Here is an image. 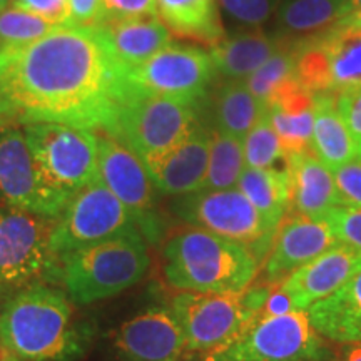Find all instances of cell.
Returning <instances> with one entry per match:
<instances>
[{"instance_id": "cell-25", "label": "cell", "mask_w": 361, "mask_h": 361, "mask_svg": "<svg viewBox=\"0 0 361 361\" xmlns=\"http://www.w3.org/2000/svg\"><path fill=\"white\" fill-rule=\"evenodd\" d=\"M156 7L174 37L211 47L226 35L219 0H156Z\"/></svg>"}, {"instance_id": "cell-12", "label": "cell", "mask_w": 361, "mask_h": 361, "mask_svg": "<svg viewBox=\"0 0 361 361\" xmlns=\"http://www.w3.org/2000/svg\"><path fill=\"white\" fill-rule=\"evenodd\" d=\"M71 197L40 169L20 126L0 129V202L57 219Z\"/></svg>"}, {"instance_id": "cell-10", "label": "cell", "mask_w": 361, "mask_h": 361, "mask_svg": "<svg viewBox=\"0 0 361 361\" xmlns=\"http://www.w3.org/2000/svg\"><path fill=\"white\" fill-rule=\"evenodd\" d=\"M27 144L44 174L74 196L99 178V134L66 124L22 126Z\"/></svg>"}, {"instance_id": "cell-28", "label": "cell", "mask_w": 361, "mask_h": 361, "mask_svg": "<svg viewBox=\"0 0 361 361\" xmlns=\"http://www.w3.org/2000/svg\"><path fill=\"white\" fill-rule=\"evenodd\" d=\"M211 106L214 129L239 139H245L268 111L258 97L252 96L246 80L241 79H226L214 90Z\"/></svg>"}, {"instance_id": "cell-13", "label": "cell", "mask_w": 361, "mask_h": 361, "mask_svg": "<svg viewBox=\"0 0 361 361\" xmlns=\"http://www.w3.org/2000/svg\"><path fill=\"white\" fill-rule=\"evenodd\" d=\"M97 179L133 213L142 238L157 245L164 233V219L157 209L159 191L141 157L112 135L99 134Z\"/></svg>"}, {"instance_id": "cell-21", "label": "cell", "mask_w": 361, "mask_h": 361, "mask_svg": "<svg viewBox=\"0 0 361 361\" xmlns=\"http://www.w3.org/2000/svg\"><path fill=\"white\" fill-rule=\"evenodd\" d=\"M295 42L279 32H266L263 29H246L233 35L226 34L219 42L207 47L216 74L224 79L245 80L268 59L281 49Z\"/></svg>"}, {"instance_id": "cell-15", "label": "cell", "mask_w": 361, "mask_h": 361, "mask_svg": "<svg viewBox=\"0 0 361 361\" xmlns=\"http://www.w3.org/2000/svg\"><path fill=\"white\" fill-rule=\"evenodd\" d=\"M296 79L311 96L340 94L361 85V32L329 29L306 40L298 54Z\"/></svg>"}, {"instance_id": "cell-31", "label": "cell", "mask_w": 361, "mask_h": 361, "mask_svg": "<svg viewBox=\"0 0 361 361\" xmlns=\"http://www.w3.org/2000/svg\"><path fill=\"white\" fill-rule=\"evenodd\" d=\"M306 40H295L290 45L281 49L268 59L259 69H256L250 78L245 79L252 96L258 97L261 102L268 104L269 99L283 87L284 84L296 79V61L298 54Z\"/></svg>"}, {"instance_id": "cell-46", "label": "cell", "mask_w": 361, "mask_h": 361, "mask_svg": "<svg viewBox=\"0 0 361 361\" xmlns=\"http://www.w3.org/2000/svg\"><path fill=\"white\" fill-rule=\"evenodd\" d=\"M0 361H16V360L8 358V356H6L4 353H0Z\"/></svg>"}, {"instance_id": "cell-30", "label": "cell", "mask_w": 361, "mask_h": 361, "mask_svg": "<svg viewBox=\"0 0 361 361\" xmlns=\"http://www.w3.org/2000/svg\"><path fill=\"white\" fill-rule=\"evenodd\" d=\"M245 169L243 139L211 128L209 162L206 179L200 191H224L238 188V180Z\"/></svg>"}, {"instance_id": "cell-6", "label": "cell", "mask_w": 361, "mask_h": 361, "mask_svg": "<svg viewBox=\"0 0 361 361\" xmlns=\"http://www.w3.org/2000/svg\"><path fill=\"white\" fill-rule=\"evenodd\" d=\"M56 219L0 202V300L35 283H57L52 251Z\"/></svg>"}, {"instance_id": "cell-18", "label": "cell", "mask_w": 361, "mask_h": 361, "mask_svg": "<svg viewBox=\"0 0 361 361\" xmlns=\"http://www.w3.org/2000/svg\"><path fill=\"white\" fill-rule=\"evenodd\" d=\"M360 269L361 251L338 243L310 263L293 271L279 284L290 295L295 310L306 311L340 290Z\"/></svg>"}, {"instance_id": "cell-29", "label": "cell", "mask_w": 361, "mask_h": 361, "mask_svg": "<svg viewBox=\"0 0 361 361\" xmlns=\"http://www.w3.org/2000/svg\"><path fill=\"white\" fill-rule=\"evenodd\" d=\"M238 189L273 228L278 229L290 213V179L286 169L246 168L238 180Z\"/></svg>"}, {"instance_id": "cell-7", "label": "cell", "mask_w": 361, "mask_h": 361, "mask_svg": "<svg viewBox=\"0 0 361 361\" xmlns=\"http://www.w3.org/2000/svg\"><path fill=\"white\" fill-rule=\"evenodd\" d=\"M200 116L201 101L135 92L119 112L109 135L147 166L186 139L201 124Z\"/></svg>"}, {"instance_id": "cell-42", "label": "cell", "mask_w": 361, "mask_h": 361, "mask_svg": "<svg viewBox=\"0 0 361 361\" xmlns=\"http://www.w3.org/2000/svg\"><path fill=\"white\" fill-rule=\"evenodd\" d=\"M335 29L350 30V32H361V7L346 13V16L335 25Z\"/></svg>"}, {"instance_id": "cell-35", "label": "cell", "mask_w": 361, "mask_h": 361, "mask_svg": "<svg viewBox=\"0 0 361 361\" xmlns=\"http://www.w3.org/2000/svg\"><path fill=\"white\" fill-rule=\"evenodd\" d=\"M338 243L361 251V209L351 206H335L323 216Z\"/></svg>"}, {"instance_id": "cell-26", "label": "cell", "mask_w": 361, "mask_h": 361, "mask_svg": "<svg viewBox=\"0 0 361 361\" xmlns=\"http://www.w3.org/2000/svg\"><path fill=\"white\" fill-rule=\"evenodd\" d=\"M350 13V0H283L276 12V32L310 40L328 32Z\"/></svg>"}, {"instance_id": "cell-23", "label": "cell", "mask_w": 361, "mask_h": 361, "mask_svg": "<svg viewBox=\"0 0 361 361\" xmlns=\"http://www.w3.org/2000/svg\"><path fill=\"white\" fill-rule=\"evenodd\" d=\"M268 114L276 130L284 154L311 151L314 124V97L291 79L266 104Z\"/></svg>"}, {"instance_id": "cell-9", "label": "cell", "mask_w": 361, "mask_h": 361, "mask_svg": "<svg viewBox=\"0 0 361 361\" xmlns=\"http://www.w3.org/2000/svg\"><path fill=\"white\" fill-rule=\"evenodd\" d=\"M328 350L308 311L258 318L229 345L201 355V361H324Z\"/></svg>"}, {"instance_id": "cell-22", "label": "cell", "mask_w": 361, "mask_h": 361, "mask_svg": "<svg viewBox=\"0 0 361 361\" xmlns=\"http://www.w3.org/2000/svg\"><path fill=\"white\" fill-rule=\"evenodd\" d=\"M121 66L130 71L173 42V34L157 16L106 22L97 27Z\"/></svg>"}, {"instance_id": "cell-17", "label": "cell", "mask_w": 361, "mask_h": 361, "mask_svg": "<svg viewBox=\"0 0 361 361\" xmlns=\"http://www.w3.org/2000/svg\"><path fill=\"white\" fill-rule=\"evenodd\" d=\"M336 245L338 239L326 221L290 213L279 224L264 259L266 281L281 283L293 271Z\"/></svg>"}, {"instance_id": "cell-32", "label": "cell", "mask_w": 361, "mask_h": 361, "mask_svg": "<svg viewBox=\"0 0 361 361\" xmlns=\"http://www.w3.org/2000/svg\"><path fill=\"white\" fill-rule=\"evenodd\" d=\"M57 25L16 6L0 8V51L42 39Z\"/></svg>"}, {"instance_id": "cell-1", "label": "cell", "mask_w": 361, "mask_h": 361, "mask_svg": "<svg viewBox=\"0 0 361 361\" xmlns=\"http://www.w3.org/2000/svg\"><path fill=\"white\" fill-rule=\"evenodd\" d=\"M97 27L59 25L0 51V129L39 123L111 134L135 90Z\"/></svg>"}, {"instance_id": "cell-41", "label": "cell", "mask_w": 361, "mask_h": 361, "mask_svg": "<svg viewBox=\"0 0 361 361\" xmlns=\"http://www.w3.org/2000/svg\"><path fill=\"white\" fill-rule=\"evenodd\" d=\"M295 310V305H293L290 295L283 290L281 284H271L269 295L266 298L263 310H261V314L263 316H283L291 313Z\"/></svg>"}, {"instance_id": "cell-2", "label": "cell", "mask_w": 361, "mask_h": 361, "mask_svg": "<svg viewBox=\"0 0 361 361\" xmlns=\"http://www.w3.org/2000/svg\"><path fill=\"white\" fill-rule=\"evenodd\" d=\"M89 329L61 288L35 283L0 305V353L16 361H74L87 348Z\"/></svg>"}, {"instance_id": "cell-27", "label": "cell", "mask_w": 361, "mask_h": 361, "mask_svg": "<svg viewBox=\"0 0 361 361\" xmlns=\"http://www.w3.org/2000/svg\"><path fill=\"white\" fill-rule=\"evenodd\" d=\"M313 97L314 124L311 152L333 171L345 162L356 159L358 151L345 123L338 114L335 94H316Z\"/></svg>"}, {"instance_id": "cell-4", "label": "cell", "mask_w": 361, "mask_h": 361, "mask_svg": "<svg viewBox=\"0 0 361 361\" xmlns=\"http://www.w3.org/2000/svg\"><path fill=\"white\" fill-rule=\"evenodd\" d=\"M59 281L75 306L111 300L139 281L151 268L147 241L141 233L79 247L59 259Z\"/></svg>"}, {"instance_id": "cell-34", "label": "cell", "mask_w": 361, "mask_h": 361, "mask_svg": "<svg viewBox=\"0 0 361 361\" xmlns=\"http://www.w3.org/2000/svg\"><path fill=\"white\" fill-rule=\"evenodd\" d=\"M283 0H219V6L234 24L246 29H261L276 16Z\"/></svg>"}, {"instance_id": "cell-37", "label": "cell", "mask_w": 361, "mask_h": 361, "mask_svg": "<svg viewBox=\"0 0 361 361\" xmlns=\"http://www.w3.org/2000/svg\"><path fill=\"white\" fill-rule=\"evenodd\" d=\"M336 109L361 157V85L336 94Z\"/></svg>"}, {"instance_id": "cell-14", "label": "cell", "mask_w": 361, "mask_h": 361, "mask_svg": "<svg viewBox=\"0 0 361 361\" xmlns=\"http://www.w3.org/2000/svg\"><path fill=\"white\" fill-rule=\"evenodd\" d=\"M209 52L197 45L171 42L128 72L135 92L202 101L216 78Z\"/></svg>"}, {"instance_id": "cell-5", "label": "cell", "mask_w": 361, "mask_h": 361, "mask_svg": "<svg viewBox=\"0 0 361 361\" xmlns=\"http://www.w3.org/2000/svg\"><path fill=\"white\" fill-rule=\"evenodd\" d=\"M269 286L239 293H179L171 301L188 353L204 355L229 345L258 318Z\"/></svg>"}, {"instance_id": "cell-40", "label": "cell", "mask_w": 361, "mask_h": 361, "mask_svg": "<svg viewBox=\"0 0 361 361\" xmlns=\"http://www.w3.org/2000/svg\"><path fill=\"white\" fill-rule=\"evenodd\" d=\"M102 22V0H69V22H67V25L101 27Z\"/></svg>"}, {"instance_id": "cell-19", "label": "cell", "mask_w": 361, "mask_h": 361, "mask_svg": "<svg viewBox=\"0 0 361 361\" xmlns=\"http://www.w3.org/2000/svg\"><path fill=\"white\" fill-rule=\"evenodd\" d=\"M211 128L200 124L186 139L146 168L159 194L183 196L200 191L209 162Z\"/></svg>"}, {"instance_id": "cell-20", "label": "cell", "mask_w": 361, "mask_h": 361, "mask_svg": "<svg viewBox=\"0 0 361 361\" xmlns=\"http://www.w3.org/2000/svg\"><path fill=\"white\" fill-rule=\"evenodd\" d=\"M290 179V213L322 219L331 207L340 206L333 171L311 151L284 156Z\"/></svg>"}, {"instance_id": "cell-44", "label": "cell", "mask_w": 361, "mask_h": 361, "mask_svg": "<svg viewBox=\"0 0 361 361\" xmlns=\"http://www.w3.org/2000/svg\"><path fill=\"white\" fill-rule=\"evenodd\" d=\"M361 7V0H350V12Z\"/></svg>"}, {"instance_id": "cell-39", "label": "cell", "mask_w": 361, "mask_h": 361, "mask_svg": "<svg viewBox=\"0 0 361 361\" xmlns=\"http://www.w3.org/2000/svg\"><path fill=\"white\" fill-rule=\"evenodd\" d=\"M12 6L35 13L57 27L69 22V0H12Z\"/></svg>"}, {"instance_id": "cell-16", "label": "cell", "mask_w": 361, "mask_h": 361, "mask_svg": "<svg viewBox=\"0 0 361 361\" xmlns=\"http://www.w3.org/2000/svg\"><path fill=\"white\" fill-rule=\"evenodd\" d=\"M116 361H183V329L171 308H151L130 316L112 336Z\"/></svg>"}, {"instance_id": "cell-36", "label": "cell", "mask_w": 361, "mask_h": 361, "mask_svg": "<svg viewBox=\"0 0 361 361\" xmlns=\"http://www.w3.org/2000/svg\"><path fill=\"white\" fill-rule=\"evenodd\" d=\"M333 176H335L340 206L361 209V157L333 169Z\"/></svg>"}, {"instance_id": "cell-11", "label": "cell", "mask_w": 361, "mask_h": 361, "mask_svg": "<svg viewBox=\"0 0 361 361\" xmlns=\"http://www.w3.org/2000/svg\"><path fill=\"white\" fill-rule=\"evenodd\" d=\"M139 233L130 211L96 179L79 189L56 219L52 251L59 259L79 247Z\"/></svg>"}, {"instance_id": "cell-45", "label": "cell", "mask_w": 361, "mask_h": 361, "mask_svg": "<svg viewBox=\"0 0 361 361\" xmlns=\"http://www.w3.org/2000/svg\"><path fill=\"white\" fill-rule=\"evenodd\" d=\"M11 4H12V0H0V8L11 6Z\"/></svg>"}, {"instance_id": "cell-24", "label": "cell", "mask_w": 361, "mask_h": 361, "mask_svg": "<svg viewBox=\"0 0 361 361\" xmlns=\"http://www.w3.org/2000/svg\"><path fill=\"white\" fill-rule=\"evenodd\" d=\"M316 331L336 343H361V269L340 290L306 310Z\"/></svg>"}, {"instance_id": "cell-3", "label": "cell", "mask_w": 361, "mask_h": 361, "mask_svg": "<svg viewBox=\"0 0 361 361\" xmlns=\"http://www.w3.org/2000/svg\"><path fill=\"white\" fill-rule=\"evenodd\" d=\"M258 269L246 246L194 226L171 234L162 246V274L180 293L245 291Z\"/></svg>"}, {"instance_id": "cell-33", "label": "cell", "mask_w": 361, "mask_h": 361, "mask_svg": "<svg viewBox=\"0 0 361 361\" xmlns=\"http://www.w3.org/2000/svg\"><path fill=\"white\" fill-rule=\"evenodd\" d=\"M243 144H245L246 168H274V164L281 159L284 161V156H286L276 130L271 124L268 111L255 124V128L246 134V137L243 139Z\"/></svg>"}, {"instance_id": "cell-8", "label": "cell", "mask_w": 361, "mask_h": 361, "mask_svg": "<svg viewBox=\"0 0 361 361\" xmlns=\"http://www.w3.org/2000/svg\"><path fill=\"white\" fill-rule=\"evenodd\" d=\"M169 209L188 226L246 246L259 264L266 259L278 231L238 188L174 196Z\"/></svg>"}, {"instance_id": "cell-43", "label": "cell", "mask_w": 361, "mask_h": 361, "mask_svg": "<svg viewBox=\"0 0 361 361\" xmlns=\"http://www.w3.org/2000/svg\"><path fill=\"white\" fill-rule=\"evenodd\" d=\"M335 361H361V343H343Z\"/></svg>"}, {"instance_id": "cell-38", "label": "cell", "mask_w": 361, "mask_h": 361, "mask_svg": "<svg viewBox=\"0 0 361 361\" xmlns=\"http://www.w3.org/2000/svg\"><path fill=\"white\" fill-rule=\"evenodd\" d=\"M104 22L157 16L156 0H102Z\"/></svg>"}]
</instances>
